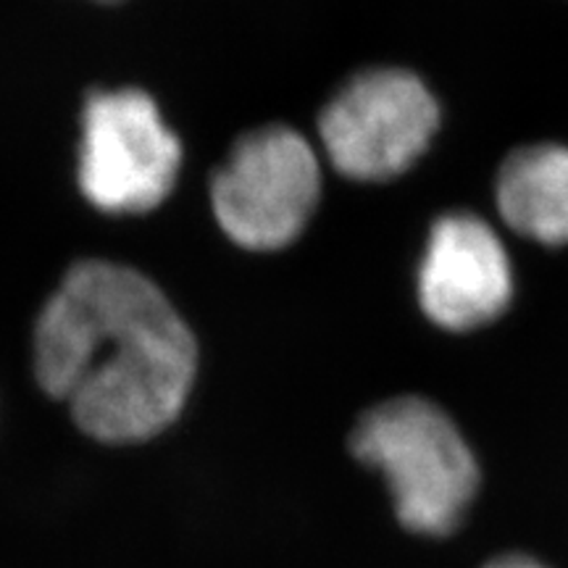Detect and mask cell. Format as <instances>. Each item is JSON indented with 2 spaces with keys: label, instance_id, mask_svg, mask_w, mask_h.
Masks as SVG:
<instances>
[{
  "label": "cell",
  "instance_id": "obj_7",
  "mask_svg": "<svg viewBox=\"0 0 568 568\" xmlns=\"http://www.w3.org/2000/svg\"><path fill=\"white\" fill-rule=\"evenodd\" d=\"M497 211L510 230L542 245H568V148H521L503 163Z\"/></svg>",
  "mask_w": 568,
  "mask_h": 568
},
{
  "label": "cell",
  "instance_id": "obj_2",
  "mask_svg": "<svg viewBox=\"0 0 568 568\" xmlns=\"http://www.w3.org/2000/svg\"><path fill=\"white\" fill-rule=\"evenodd\" d=\"M353 453L382 474L403 527L443 537L458 527L479 487L464 435L426 397H393L353 432Z\"/></svg>",
  "mask_w": 568,
  "mask_h": 568
},
{
  "label": "cell",
  "instance_id": "obj_5",
  "mask_svg": "<svg viewBox=\"0 0 568 568\" xmlns=\"http://www.w3.org/2000/svg\"><path fill=\"white\" fill-rule=\"evenodd\" d=\"M439 126L429 88L406 69H368L326 103L318 134L337 172L382 182L408 172Z\"/></svg>",
  "mask_w": 568,
  "mask_h": 568
},
{
  "label": "cell",
  "instance_id": "obj_9",
  "mask_svg": "<svg viewBox=\"0 0 568 568\" xmlns=\"http://www.w3.org/2000/svg\"><path fill=\"white\" fill-rule=\"evenodd\" d=\"M103 3H116V0H103Z\"/></svg>",
  "mask_w": 568,
  "mask_h": 568
},
{
  "label": "cell",
  "instance_id": "obj_6",
  "mask_svg": "<svg viewBox=\"0 0 568 568\" xmlns=\"http://www.w3.org/2000/svg\"><path fill=\"white\" fill-rule=\"evenodd\" d=\"M514 268L503 240L485 219L458 211L432 226L418 268V303L437 326L479 329L508 308Z\"/></svg>",
  "mask_w": 568,
  "mask_h": 568
},
{
  "label": "cell",
  "instance_id": "obj_8",
  "mask_svg": "<svg viewBox=\"0 0 568 568\" xmlns=\"http://www.w3.org/2000/svg\"><path fill=\"white\" fill-rule=\"evenodd\" d=\"M485 568H548V566H542L539 560L527 558V556H506V558L493 560V564Z\"/></svg>",
  "mask_w": 568,
  "mask_h": 568
},
{
  "label": "cell",
  "instance_id": "obj_3",
  "mask_svg": "<svg viewBox=\"0 0 568 568\" xmlns=\"http://www.w3.org/2000/svg\"><path fill=\"white\" fill-rule=\"evenodd\" d=\"M180 169L182 142L148 92H92L82 109L77 163V182L92 209L111 216L159 209L172 195Z\"/></svg>",
  "mask_w": 568,
  "mask_h": 568
},
{
  "label": "cell",
  "instance_id": "obj_1",
  "mask_svg": "<svg viewBox=\"0 0 568 568\" xmlns=\"http://www.w3.org/2000/svg\"><path fill=\"white\" fill-rule=\"evenodd\" d=\"M195 372V337L163 290L113 261L69 268L34 326L40 387L101 443L161 435L182 414Z\"/></svg>",
  "mask_w": 568,
  "mask_h": 568
},
{
  "label": "cell",
  "instance_id": "obj_4",
  "mask_svg": "<svg viewBox=\"0 0 568 568\" xmlns=\"http://www.w3.org/2000/svg\"><path fill=\"white\" fill-rule=\"evenodd\" d=\"M322 166L301 132L274 124L247 132L219 166L211 203L226 237L247 251H280L314 216Z\"/></svg>",
  "mask_w": 568,
  "mask_h": 568
}]
</instances>
